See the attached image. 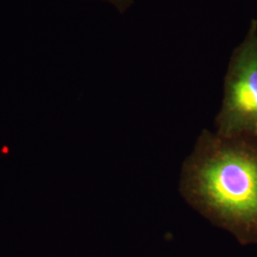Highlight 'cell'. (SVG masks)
<instances>
[{
    "instance_id": "6da1fadb",
    "label": "cell",
    "mask_w": 257,
    "mask_h": 257,
    "mask_svg": "<svg viewBox=\"0 0 257 257\" xmlns=\"http://www.w3.org/2000/svg\"><path fill=\"white\" fill-rule=\"evenodd\" d=\"M186 201L242 245H257V138L203 131L184 162Z\"/></svg>"
},
{
    "instance_id": "7a4b0ae2",
    "label": "cell",
    "mask_w": 257,
    "mask_h": 257,
    "mask_svg": "<svg viewBox=\"0 0 257 257\" xmlns=\"http://www.w3.org/2000/svg\"><path fill=\"white\" fill-rule=\"evenodd\" d=\"M215 125L220 137L257 138V18L230 55Z\"/></svg>"
},
{
    "instance_id": "3957f363",
    "label": "cell",
    "mask_w": 257,
    "mask_h": 257,
    "mask_svg": "<svg viewBox=\"0 0 257 257\" xmlns=\"http://www.w3.org/2000/svg\"><path fill=\"white\" fill-rule=\"evenodd\" d=\"M113 6L120 14H125L134 5V0H101Z\"/></svg>"
}]
</instances>
